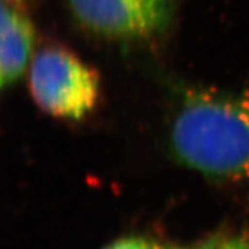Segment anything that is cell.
Wrapping results in <instances>:
<instances>
[{
  "label": "cell",
  "mask_w": 249,
  "mask_h": 249,
  "mask_svg": "<svg viewBox=\"0 0 249 249\" xmlns=\"http://www.w3.org/2000/svg\"><path fill=\"white\" fill-rule=\"evenodd\" d=\"M213 240H215L213 249H249V240L243 236L219 238Z\"/></svg>",
  "instance_id": "obj_6"
},
{
  "label": "cell",
  "mask_w": 249,
  "mask_h": 249,
  "mask_svg": "<svg viewBox=\"0 0 249 249\" xmlns=\"http://www.w3.org/2000/svg\"><path fill=\"white\" fill-rule=\"evenodd\" d=\"M0 26V83L5 88L14 84L26 70L36 31L30 18L9 3H3Z\"/></svg>",
  "instance_id": "obj_4"
},
{
  "label": "cell",
  "mask_w": 249,
  "mask_h": 249,
  "mask_svg": "<svg viewBox=\"0 0 249 249\" xmlns=\"http://www.w3.org/2000/svg\"><path fill=\"white\" fill-rule=\"evenodd\" d=\"M106 249H168L142 238H126L113 243Z\"/></svg>",
  "instance_id": "obj_5"
},
{
  "label": "cell",
  "mask_w": 249,
  "mask_h": 249,
  "mask_svg": "<svg viewBox=\"0 0 249 249\" xmlns=\"http://www.w3.org/2000/svg\"><path fill=\"white\" fill-rule=\"evenodd\" d=\"M30 89L35 103L47 115L79 121L98 105L101 79L70 50L49 46L33 57Z\"/></svg>",
  "instance_id": "obj_2"
},
{
  "label": "cell",
  "mask_w": 249,
  "mask_h": 249,
  "mask_svg": "<svg viewBox=\"0 0 249 249\" xmlns=\"http://www.w3.org/2000/svg\"><path fill=\"white\" fill-rule=\"evenodd\" d=\"M213 244H215V240H210V242H206L201 244L198 247H195V248H190V249H213Z\"/></svg>",
  "instance_id": "obj_7"
},
{
  "label": "cell",
  "mask_w": 249,
  "mask_h": 249,
  "mask_svg": "<svg viewBox=\"0 0 249 249\" xmlns=\"http://www.w3.org/2000/svg\"><path fill=\"white\" fill-rule=\"evenodd\" d=\"M4 3H9V4H16V3H19L22 0H3Z\"/></svg>",
  "instance_id": "obj_8"
},
{
  "label": "cell",
  "mask_w": 249,
  "mask_h": 249,
  "mask_svg": "<svg viewBox=\"0 0 249 249\" xmlns=\"http://www.w3.org/2000/svg\"><path fill=\"white\" fill-rule=\"evenodd\" d=\"M178 160L205 176L249 179V92L194 90L173 121Z\"/></svg>",
  "instance_id": "obj_1"
},
{
  "label": "cell",
  "mask_w": 249,
  "mask_h": 249,
  "mask_svg": "<svg viewBox=\"0 0 249 249\" xmlns=\"http://www.w3.org/2000/svg\"><path fill=\"white\" fill-rule=\"evenodd\" d=\"M76 19L109 38H144L171 22L172 0H69Z\"/></svg>",
  "instance_id": "obj_3"
}]
</instances>
